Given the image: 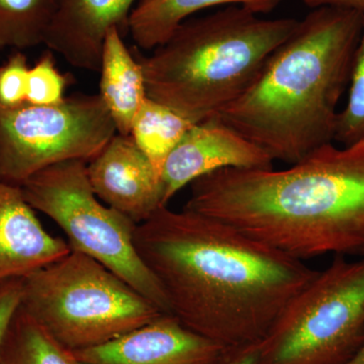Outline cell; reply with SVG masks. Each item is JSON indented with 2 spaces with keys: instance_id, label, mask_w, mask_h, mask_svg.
Here are the masks:
<instances>
[{
  "instance_id": "cell-1",
  "label": "cell",
  "mask_w": 364,
  "mask_h": 364,
  "mask_svg": "<svg viewBox=\"0 0 364 364\" xmlns=\"http://www.w3.org/2000/svg\"><path fill=\"white\" fill-rule=\"evenodd\" d=\"M134 241L170 314L226 349L260 343L318 273L305 261L186 208H160L136 225Z\"/></svg>"
},
{
  "instance_id": "cell-2",
  "label": "cell",
  "mask_w": 364,
  "mask_h": 364,
  "mask_svg": "<svg viewBox=\"0 0 364 364\" xmlns=\"http://www.w3.org/2000/svg\"><path fill=\"white\" fill-rule=\"evenodd\" d=\"M189 186L183 208L294 259L364 257V140L327 144L287 169L223 168Z\"/></svg>"
},
{
  "instance_id": "cell-3",
  "label": "cell",
  "mask_w": 364,
  "mask_h": 364,
  "mask_svg": "<svg viewBox=\"0 0 364 364\" xmlns=\"http://www.w3.org/2000/svg\"><path fill=\"white\" fill-rule=\"evenodd\" d=\"M363 26L358 11L313 9L249 90L215 117L273 161L289 165L334 142Z\"/></svg>"
},
{
  "instance_id": "cell-4",
  "label": "cell",
  "mask_w": 364,
  "mask_h": 364,
  "mask_svg": "<svg viewBox=\"0 0 364 364\" xmlns=\"http://www.w3.org/2000/svg\"><path fill=\"white\" fill-rule=\"evenodd\" d=\"M299 21L267 20L240 6L188 18L138 58L147 97L195 124L218 116L249 90Z\"/></svg>"
},
{
  "instance_id": "cell-5",
  "label": "cell",
  "mask_w": 364,
  "mask_h": 364,
  "mask_svg": "<svg viewBox=\"0 0 364 364\" xmlns=\"http://www.w3.org/2000/svg\"><path fill=\"white\" fill-rule=\"evenodd\" d=\"M21 306L73 352L107 343L163 314L116 273L74 250L21 279Z\"/></svg>"
},
{
  "instance_id": "cell-6",
  "label": "cell",
  "mask_w": 364,
  "mask_h": 364,
  "mask_svg": "<svg viewBox=\"0 0 364 364\" xmlns=\"http://www.w3.org/2000/svg\"><path fill=\"white\" fill-rule=\"evenodd\" d=\"M20 186L28 205L65 233L71 250L102 263L162 313L170 314L162 287L136 251V224L97 198L88 179L87 163L71 160L52 165Z\"/></svg>"
},
{
  "instance_id": "cell-7",
  "label": "cell",
  "mask_w": 364,
  "mask_h": 364,
  "mask_svg": "<svg viewBox=\"0 0 364 364\" xmlns=\"http://www.w3.org/2000/svg\"><path fill=\"white\" fill-rule=\"evenodd\" d=\"M364 343V258L336 255L259 343V364H345Z\"/></svg>"
},
{
  "instance_id": "cell-8",
  "label": "cell",
  "mask_w": 364,
  "mask_h": 364,
  "mask_svg": "<svg viewBox=\"0 0 364 364\" xmlns=\"http://www.w3.org/2000/svg\"><path fill=\"white\" fill-rule=\"evenodd\" d=\"M117 133L100 95L66 97L53 105L0 107V179L21 186L58 163H88Z\"/></svg>"
},
{
  "instance_id": "cell-9",
  "label": "cell",
  "mask_w": 364,
  "mask_h": 364,
  "mask_svg": "<svg viewBox=\"0 0 364 364\" xmlns=\"http://www.w3.org/2000/svg\"><path fill=\"white\" fill-rule=\"evenodd\" d=\"M267 153L223 123L218 117L196 123L165 160L161 173L163 200L205 174L223 168L270 169Z\"/></svg>"
},
{
  "instance_id": "cell-10",
  "label": "cell",
  "mask_w": 364,
  "mask_h": 364,
  "mask_svg": "<svg viewBox=\"0 0 364 364\" xmlns=\"http://www.w3.org/2000/svg\"><path fill=\"white\" fill-rule=\"evenodd\" d=\"M87 176L97 198L136 225L166 207L161 176L130 136H112L87 163Z\"/></svg>"
},
{
  "instance_id": "cell-11",
  "label": "cell",
  "mask_w": 364,
  "mask_h": 364,
  "mask_svg": "<svg viewBox=\"0 0 364 364\" xmlns=\"http://www.w3.org/2000/svg\"><path fill=\"white\" fill-rule=\"evenodd\" d=\"M225 349L163 313L107 343L74 353L86 364H215Z\"/></svg>"
},
{
  "instance_id": "cell-12",
  "label": "cell",
  "mask_w": 364,
  "mask_h": 364,
  "mask_svg": "<svg viewBox=\"0 0 364 364\" xmlns=\"http://www.w3.org/2000/svg\"><path fill=\"white\" fill-rule=\"evenodd\" d=\"M140 0H57L46 33L48 50L75 68L97 72L105 36L112 28L128 32L129 20Z\"/></svg>"
},
{
  "instance_id": "cell-13",
  "label": "cell",
  "mask_w": 364,
  "mask_h": 364,
  "mask_svg": "<svg viewBox=\"0 0 364 364\" xmlns=\"http://www.w3.org/2000/svg\"><path fill=\"white\" fill-rule=\"evenodd\" d=\"M46 231L20 186L0 179V286L20 279L70 252Z\"/></svg>"
},
{
  "instance_id": "cell-14",
  "label": "cell",
  "mask_w": 364,
  "mask_h": 364,
  "mask_svg": "<svg viewBox=\"0 0 364 364\" xmlns=\"http://www.w3.org/2000/svg\"><path fill=\"white\" fill-rule=\"evenodd\" d=\"M100 95L121 135H130L132 124L147 98L145 77L139 59L124 44L119 28L105 36L100 60Z\"/></svg>"
},
{
  "instance_id": "cell-15",
  "label": "cell",
  "mask_w": 364,
  "mask_h": 364,
  "mask_svg": "<svg viewBox=\"0 0 364 364\" xmlns=\"http://www.w3.org/2000/svg\"><path fill=\"white\" fill-rule=\"evenodd\" d=\"M282 0H140L132 11L128 32L141 49L153 51L164 44L183 21L215 6H240L253 13L268 14Z\"/></svg>"
},
{
  "instance_id": "cell-16",
  "label": "cell",
  "mask_w": 364,
  "mask_h": 364,
  "mask_svg": "<svg viewBox=\"0 0 364 364\" xmlns=\"http://www.w3.org/2000/svg\"><path fill=\"white\" fill-rule=\"evenodd\" d=\"M193 124L178 112L147 97L134 119L129 136L161 176L165 160Z\"/></svg>"
},
{
  "instance_id": "cell-17",
  "label": "cell",
  "mask_w": 364,
  "mask_h": 364,
  "mask_svg": "<svg viewBox=\"0 0 364 364\" xmlns=\"http://www.w3.org/2000/svg\"><path fill=\"white\" fill-rule=\"evenodd\" d=\"M0 364H86L18 309L6 333Z\"/></svg>"
},
{
  "instance_id": "cell-18",
  "label": "cell",
  "mask_w": 364,
  "mask_h": 364,
  "mask_svg": "<svg viewBox=\"0 0 364 364\" xmlns=\"http://www.w3.org/2000/svg\"><path fill=\"white\" fill-rule=\"evenodd\" d=\"M57 0H0V51L44 45Z\"/></svg>"
},
{
  "instance_id": "cell-19",
  "label": "cell",
  "mask_w": 364,
  "mask_h": 364,
  "mask_svg": "<svg viewBox=\"0 0 364 364\" xmlns=\"http://www.w3.org/2000/svg\"><path fill=\"white\" fill-rule=\"evenodd\" d=\"M364 140V16L363 33L352 66L347 104L339 112L334 141L349 146Z\"/></svg>"
},
{
  "instance_id": "cell-20",
  "label": "cell",
  "mask_w": 364,
  "mask_h": 364,
  "mask_svg": "<svg viewBox=\"0 0 364 364\" xmlns=\"http://www.w3.org/2000/svg\"><path fill=\"white\" fill-rule=\"evenodd\" d=\"M70 78L61 73L55 63L53 52L47 50L30 67L26 82V102L35 105H53L65 100Z\"/></svg>"
},
{
  "instance_id": "cell-21",
  "label": "cell",
  "mask_w": 364,
  "mask_h": 364,
  "mask_svg": "<svg viewBox=\"0 0 364 364\" xmlns=\"http://www.w3.org/2000/svg\"><path fill=\"white\" fill-rule=\"evenodd\" d=\"M28 70L23 51H14L0 65V107H14L26 102Z\"/></svg>"
},
{
  "instance_id": "cell-22",
  "label": "cell",
  "mask_w": 364,
  "mask_h": 364,
  "mask_svg": "<svg viewBox=\"0 0 364 364\" xmlns=\"http://www.w3.org/2000/svg\"><path fill=\"white\" fill-rule=\"evenodd\" d=\"M21 304V279L0 286V350L11 321Z\"/></svg>"
},
{
  "instance_id": "cell-23",
  "label": "cell",
  "mask_w": 364,
  "mask_h": 364,
  "mask_svg": "<svg viewBox=\"0 0 364 364\" xmlns=\"http://www.w3.org/2000/svg\"><path fill=\"white\" fill-rule=\"evenodd\" d=\"M215 364H259V343L225 349Z\"/></svg>"
},
{
  "instance_id": "cell-24",
  "label": "cell",
  "mask_w": 364,
  "mask_h": 364,
  "mask_svg": "<svg viewBox=\"0 0 364 364\" xmlns=\"http://www.w3.org/2000/svg\"><path fill=\"white\" fill-rule=\"evenodd\" d=\"M303 4L312 9L321 7H336L358 11L364 16V0H301Z\"/></svg>"
},
{
  "instance_id": "cell-25",
  "label": "cell",
  "mask_w": 364,
  "mask_h": 364,
  "mask_svg": "<svg viewBox=\"0 0 364 364\" xmlns=\"http://www.w3.org/2000/svg\"><path fill=\"white\" fill-rule=\"evenodd\" d=\"M345 364H364V343L361 348L359 349L358 353L348 363Z\"/></svg>"
}]
</instances>
